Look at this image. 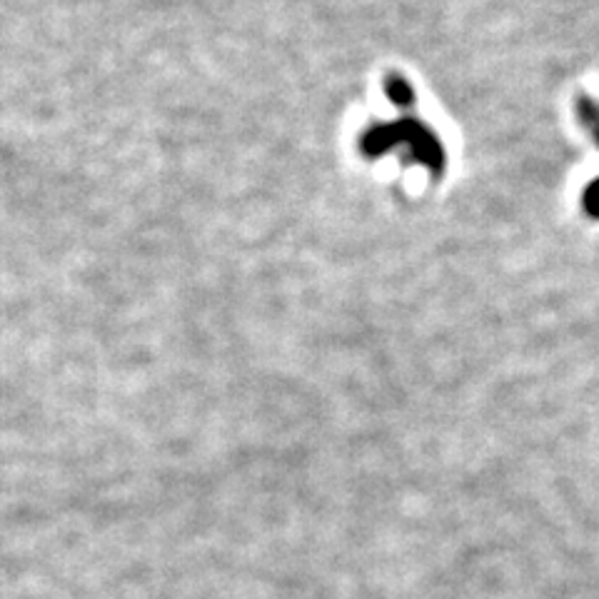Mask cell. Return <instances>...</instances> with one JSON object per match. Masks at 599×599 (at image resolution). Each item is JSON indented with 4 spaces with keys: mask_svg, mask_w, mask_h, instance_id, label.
<instances>
[{
    "mask_svg": "<svg viewBox=\"0 0 599 599\" xmlns=\"http://www.w3.org/2000/svg\"><path fill=\"white\" fill-rule=\"evenodd\" d=\"M405 120V145L412 150V158L417 163L427 165L435 175L445 170V148L437 140V135L427 128L422 120L417 118H402Z\"/></svg>",
    "mask_w": 599,
    "mask_h": 599,
    "instance_id": "obj_1",
    "label": "cell"
},
{
    "mask_svg": "<svg viewBox=\"0 0 599 599\" xmlns=\"http://www.w3.org/2000/svg\"><path fill=\"white\" fill-rule=\"evenodd\" d=\"M397 145H405V120H395V123H382L367 130L362 135V150L370 158H380V155L390 153Z\"/></svg>",
    "mask_w": 599,
    "mask_h": 599,
    "instance_id": "obj_2",
    "label": "cell"
},
{
    "mask_svg": "<svg viewBox=\"0 0 599 599\" xmlns=\"http://www.w3.org/2000/svg\"><path fill=\"white\" fill-rule=\"evenodd\" d=\"M385 93L397 108H410L412 100H415L410 83H407L405 78H400V75H390V78L385 80Z\"/></svg>",
    "mask_w": 599,
    "mask_h": 599,
    "instance_id": "obj_3",
    "label": "cell"
},
{
    "mask_svg": "<svg viewBox=\"0 0 599 599\" xmlns=\"http://www.w3.org/2000/svg\"><path fill=\"white\" fill-rule=\"evenodd\" d=\"M577 110H580L582 123H585L587 128H590V133L595 135V140H597V145H599V108H597L595 103H592L590 98H582L580 105H577Z\"/></svg>",
    "mask_w": 599,
    "mask_h": 599,
    "instance_id": "obj_4",
    "label": "cell"
},
{
    "mask_svg": "<svg viewBox=\"0 0 599 599\" xmlns=\"http://www.w3.org/2000/svg\"><path fill=\"white\" fill-rule=\"evenodd\" d=\"M585 210L592 215V218H599V178L592 180L585 190Z\"/></svg>",
    "mask_w": 599,
    "mask_h": 599,
    "instance_id": "obj_5",
    "label": "cell"
}]
</instances>
